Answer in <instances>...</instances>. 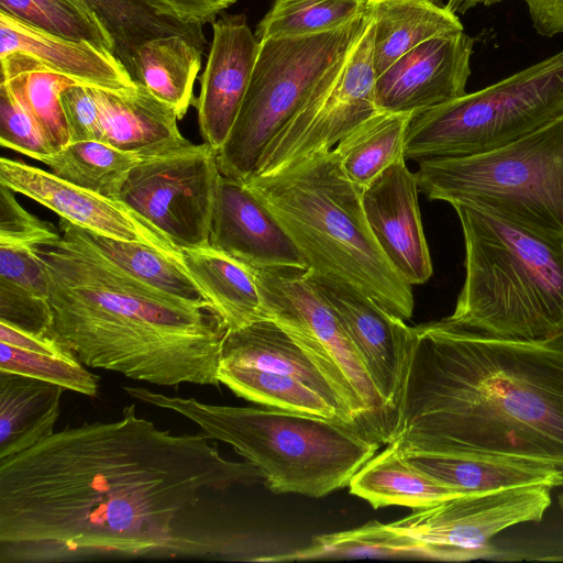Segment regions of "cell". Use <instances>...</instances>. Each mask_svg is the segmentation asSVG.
Here are the masks:
<instances>
[{
  "instance_id": "cell-1",
  "label": "cell",
  "mask_w": 563,
  "mask_h": 563,
  "mask_svg": "<svg viewBox=\"0 0 563 563\" xmlns=\"http://www.w3.org/2000/svg\"><path fill=\"white\" fill-rule=\"evenodd\" d=\"M263 479L202 432L173 434L136 415L67 427L0 460V562L186 554L177 523L209 492Z\"/></svg>"
},
{
  "instance_id": "cell-2",
  "label": "cell",
  "mask_w": 563,
  "mask_h": 563,
  "mask_svg": "<svg viewBox=\"0 0 563 563\" xmlns=\"http://www.w3.org/2000/svg\"><path fill=\"white\" fill-rule=\"evenodd\" d=\"M390 443L563 472V336L500 338L445 318L410 327Z\"/></svg>"
},
{
  "instance_id": "cell-3",
  "label": "cell",
  "mask_w": 563,
  "mask_h": 563,
  "mask_svg": "<svg viewBox=\"0 0 563 563\" xmlns=\"http://www.w3.org/2000/svg\"><path fill=\"white\" fill-rule=\"evenodd\" d=\"M59 235L36 247L48 275L53 336L80 363L134 380L220 385L228 328L209 301L147 286L60 218Z\"/></svg>"
},
{
  "instance_id": "cell-4",
  "label": "cell",
  "mask_w": 563,
  "mask_h": 563,
  "mask_svg": "<svg viewBox=\"0 0 563 563\" xmlns=\"http://www.w3.org/2000/svg\"><path fill=\"white\" fill-rule=\"evenodd\" d=\"M244 184L289 235L308 271L355 287L402 320L411 318V285L378 246L362 207V190L344 174L334 148Z\"/></svg>"
},
{
  "instance_id": "cell-5",
  "label": "cell",
  "mask_w": 563,
  "mask_h": 563,
  "mask_svg": "<svg viewBox=\"0 0 563 563\" xmlns=\"http://www.w3.org/2000/svg\"><path fill=\"white\" fill-rule=\"evenodd\" d=\"M464 282L445 319L508 339L563 336V238L544 236L463 203Z\"/></svg>"
},
{
  "instance_id": "cell-6",
  "label": "cell",
  "mask_w": 563,
  "mask_h": 563,
  "mask_svg": "<svg viewBox=\"0 0 563 563\" xmlns=\"http://www.w3.org/2000/svg\"><path fill=\"white\" fill-rule=\"evenodd\" d=\"M134 399L179 413L211 440L230 444L276 494L320 498L350 484L379 444L342 420L290 412L210 405L125 386Z\"/></svg>"
},
{
  "instance_id": "cell-7",
  "label": "cell",
  "mask_w": 563,
  "mask_h": 563,
  "mask_svg": "<svg viewBox=\"0 0 563 563\" xmlns=\"http://www.w3.org/2000/svg\"><path fill=\"white\" fill-rule=\"evenodd\" d=\"M419 189L534 233L563 238V114L504 146L419 162Z\"/></svg>"
},
{
  "instance_id": "cell-8",
  "label": "cell",
  "mask_w": 563,
  "mask_h": 563,
  "mask_svg": "<svg viewBox=\"0 0 563 563\" xmlns=\"http://www.w3.org/2000/svg\"><path fill=\"white\" fill-rule=\"evenodd\" d=\"M369 20L366 7L333 30L260 41L241 109L217 151L220 174L243 183L253 175L268 142L338 81Z\"/></svg>"
},
{
  "instance_id": "cell-9",
  "label": "cell",
  "mask_w": 563,
  "mask_h": 563,
  "mask_svg": "<svg viewBox=\"0 0 563 563\" xmlns=\"http://www.w3.org/2000/svg\"><path fill=\"white\" fill-rule=\"evenodd\" d=\"M563 114V51L478 91L413 112L405 159L481 154Z\"/></svg>"
},
{
  "instance_id": "cell-10",
  "label": "cell",
  "mask_w": 563,
  "mask_h": 563,
  "mask_svg": "<svg viewBox=\"0 0 563 563\" xmlns=\"http://www.w3.org/2000/svg\"><path fill=\"white\" fill-rule=\"evenodd\" d=\"M253 269L264 318L283 328L318 367L354 424L378 443H390L394 411L377 389L336 312L311 282L308 269L290 266Z\"/></svg>"
},
{
  "instance_id": "cell-11",
  "label": "cell",
  "mask_w": 563,
  "mask_h": 563,
  "mask_svg": "<svg viewBox=\"0 0 563 563\" xmlns=\"http://www.w3.org/2000/svg\"><path fill=\"white\" fill-rule=\"evenodd\" d=\"M220 175L208 143L187 142L142 156L118 200L166 235L180 251L209 245L214 190Z\"/></svg>"
},
{
  "instance_id": "cell-12",
  "label": "cell",
  "mask_w": 563,
  "mask_h": 563,
  "mask_svg": "<svg viewBox=\"0 0 563 563\" xmlns=\"http://www.w3.org/2000/svg\"><path fill=\"white\" fill-rule=\"evenodd\" d=\"M547 485L465 494L413 510L389 523L420 541L431 561L464 562L507 555L492 540L516 525L539 522L551 506Z\"/></svg>"
},
{
  "instance_id": "cell-13",
  "label": "cell",
  "mask_w": 563,
  "mask_h": 563,
  "mask_svg": "<svg viewBox=\"0 0 563 563\" xmlns=\"http://www.w3.org/2000/svg\"><path fill=\"white\" fill-rule=\"evenodd\" d=\"M373 33L371 14L338 81L312 99L268 142L252 176H273L334 148L353 129L379 111L375 102Z\"/></svg>"
},
{
  "instance_id": "cell-14",
  "label": "cell",
  "mask_w": 563,
  "mask_h": 563,
  "mask_svg": "<svg viewBox=\"0 0 563 563\" xmlns=\"http://www.w3.org/2000/svg\"><path fill=\"white\" fill-rule=\"evenodd\" d=\"M0 184L88 231L140 242L183 261L181 251L151 222L118 199L68 183L20 159L1 157Z\"/></svg>"
},
{
  "instance_id": "cell-15",
  "label": "cell",
  "mask_w": 563,
  "mask_h": 563,
  "mask_svg": "<svg viewBox=\"0 0 563 563\" xmlns=\"http://www.w3.org/2000/svg\"><path fill=\"white\" fill-rule=\"evenodd\" d=\"M474 38L464 31L431 37L375 80L379 111L413 113L466 93Z\"/></svg>"
},
{
  "instance_id": "cell-16",
  "label": "cell",
  "mask_w": 563,
  "mask_h": 563,
  "mask_svg": "<svg viewBox=\"0 0 563 563\" xmlns=\"http://www.w3.org/2000/svg\"><path fill=\"white\" fill-rule=\"evenodd\" d=\"M308 273L336 312L377 389L396 415L409 352L410 327L355 287L334 277Z\"/></svg>"
},
{
  "instance_id": "cell-17",
  "label": "cell",
  "mask_w": 563,
  "mask_h": 563,
  "mask_svg": "<svg viewBox=\"0 0 563 563\" xmlns=\"http://www.w3.org/2000/svg\"><path fill=\"white\" fill-rule=\"evenodd\" d=\"M400 157L361 192L368 227L386 258L409 285L432 276V262L424 236L418 178Z\"/></svg>"
},
{
  "instance_id": "cell-18",
  "label": "cell",
  "mask_w": 563,
  "mask_h": 563,
  "mask_svg": "<svg viewBox=\"0 0 563 563\" xmlns=\"http://www.w3.org/2000/svg\"><path fill=\"white\" fill-rule=\"evenodd\" d=\"M212 42L194 98L200 134L217 152L227 141L241 109L260 41L244 14L220 13L212 22Z\"/></svg>"
},
{
  "instance_id": "cell-19",
  "label": "cell",
  "mask_w": 563,
  "mask_h": 563,
  "mask_svg": "<svg viewBox=\"0 0 563 563\" xmlns=\"http://www.w3.org/2000/svg\"><path fill=\"white\" fill-rule=\"evenodd\" d=\"M209 245L253 268H307L289 235L255 194L222 174L216 184Z\"/></svg>"
},
{
  "instance_id": "cell-20",
  "label": "cell",
  "mask_w": 563,
  "mask_h": 563,
  "mask_svg": "<svg viewBox=\"0 0 563 563\" xmlns=\"http://www.w3.org/2000/svg\"><path fill=\"white\" fill-rule=\"evenodd\" d=\"M14 53L85 86L122 90L136 84L113 53L87 41L45 32L0 10V58Z\"/></svg>"
},
{
  "instance_id": "cell-21",
  "label": "cell",
  "mask_w": 563,
  "mask_h": 563,
  "mask_svg": "<svg viewBox=\"0 0 563 563\" xmlns=\"http://www.w3.org/2000/svg\"><path fill=\"white\" fill-rule=\"evenodd\" d=\"M92 90L100 109L102 142L141 157L188 142L178 129L175 110L141 84L122 90Z\"/></svg>"
},
{
  "instance_id": "cell-22",
  "label": "cell",
  "mask_w": 563,
  "mask_h": 563,
  "mask_svg": "<svg viewBox=\"0 0 563 563\" xmlns=\"http://www.w3.org/2000/svg\"><path fill=\"white\" fill-rule=\"evenodd\" d=\"M220 363L238 364L297 378L339 408L346 420L353 423L323 374L286 331L268 318L228 330L222 341Z\"/></svg>"
},
{
  "instance_id": "cell-23",
  "label": "cell",
  "mask_w": 563,
  "mask_h": 563,
  "mask_svg": "<svg viewBox=\"0 0 563 563\" xmlns=\"http://www.w3.org/2000/svg\"><path fill=\"white\" fill-rule=\"evenodd\" d=\"M376 77L422 42L464 31L456 13L437 0H367Z\"/></svg>"
},
{
  "instance_id": "cell-24",
  "label": "cell",
  "mask_w": 563,
  "mask_h": 563,
  "mask_svg": "<svg viewBox=\"0 0 563 563\" xmlns=\"http://www.w3.org/2000/svg\"><path fill=\"white\" fill-rule=\"evenodd\" d=\"M400 453L418 470L462 494L525 485L563 486V472L541 464L419 451Z\"/></svg>"
},
{
  "instance_id": "cell-25",
  "label": "cell",
  "mask_w": 563,
  "mask_h": 563,
  "mask_svg": "<svg viewBox=\"0 0 563 563\" xmlns=\"http://www.w3.org/2000/svg\"><path fill=\"white\" fill-rule=\"evenodd\" d=\"M185 268L228 330L264 318L254 269L210 245L181 251Z\"/></svg>"
},
{
  "instance_id": "cell-26",
  "label": "cell",
  "mask_w": 563,
  "mask_h": 563,
  "mask_svg": "<svg viewBox=\"0 0 563 563\" xmlns=\"http://www.w3.org/2000/svg\"><path fill=\"white\" fill-rule=\"evenodd\" d=\"M65 388L0 371V460L53 433Z\"/></svg>"
},
{
  "instance_id": "cell-27",
  "label": "cell",
  "mask_w": 563,
  "mask_h": 563,
  "mask_svg": "<svg viewBox=\"0 0 563 563\" xmlns=\"http://www.w3.org/2000/svg\"><path fill=\"white\" fill-rule=\"evenodd\" d=\"M350 493L373 508L405 506L412 510L463 496L410 464L394 443L373 455L351 478Z\"/></svg>"
},
{
  "instance_id": "cell-28",
  "label": "cell",
  "mask_w": 563,
  "mask_h": 563,
  "mask_svg": "<svg viewBox=\"0 0 563 563\" xmlns=\"http://www.w3.org/2000/svg\"><path fill=\"white\" fill-rule=\"evenodd\" d=\"M203 49L185 35L151 38L133 54L131 76L183 119L194 101Z\"/></svg>"
},
{
  "instance_id": "cell-29",
  "label": "cell",
  "mask_w": 563,
  "mask_h": 563,
  "mask_svg": "<svg viewBox=\"0 0 563 563\" xmlns=\"http://www.w3.org/2000/svg\"><path fill=\"white\" fill-rule=\"evenodd\" d=\"M1 81L35 120L53 154L70 143L60 95L77 82L34 58L14 53L0 58ZM81 85V84H80Z\"/></svg>"
},
{
  "instance_id": "cell-30",
  "label": "cell",
  "mask_w": 563,
  "mask_h": 563,
  "mask_svg": "<svg viewBox=\"0 0 563 563\" xmlns=\"http://www.w3.org/2000/svg\"><path fill=\"white\" fill-rule=\"evenodd\" d=\"M342 559L428 560L429 553L417 539L376 520L345 531L317 536L294 552L255 561H319Z\"/></svg>"
},
{
  "instance_id": "cell-31",
  "label": "cell",
  "mask_w": 563,
  "mask_h": 563,
  "mask_svg": "<svg viewBox=\"0 0 563 563\" xmlns=\"http://www.w3.org/2000/svg\"><path fill=\"white\" fill-rule=\"evenodd\" d=\"M412 113L378 111L345 135L334 147L347 178L361 190L404 157Z\"/></svg>"
},
{
  "instance_id": "cell-32",
  "label": "cell",
  "mask_w": 563,
  "mask_h": 563,
  "mask_svg": "<svg viewBox=\"0 0 563 563\" xmlns=\"http://www.w3.org/2000/svg\"><path fill=\"white\" fill-rule=\"evenodd\" d=\"M84 1L110 34L114 44L113 54L129 71L136 48L157 36L179 34L189 37L202 49L207 46L202 25L163 16L144 0Z\"/></svg>"
},
{
  "instance_id": "cell-33",
  "label": "cell",
  "mask_w": 563,
  "mask_h": 563,
  "mask_svg": "<svg viewBox=\"0 0 563 563\" xmlns=\"http://www.w3.org/2000/svg\"><path fill=\"white\" fill-rule=\"evenodd\" d=\"M218 378L220 384L249 401L279 410L349 422L339 408L291 376L238 364L220 363Z\"/></svg>"
},
{
  "instance_id": "cell-34",
  "label": "cell",
  "mask_w": 563,
  "mask_h": 563,
  "mask_svg": "<svg viewBox=\"0 0 563 563\" xmlns=\"http://www.w3.org/2000/svg\"><path fill=\"white\" fill-rule=\"evenodd\" d=\"M77 228L101 254L141 283L184 300L208 301L183 261L144 243Z\"/></svg>"
},
{
  "instance_id": "cell-35",
  "label": "cell",
  "mask_w": 563,
  "mask_h": 563,
  "mask_svg": "<svg viewBox=\"0 0 563 563\" xmlns=\"http://www.w3.org/2000/svg\"><path fill=\"white\" fill-rule=\"evenodd\" d=\"M141 161L134 153L101 141H80L44 157L51 172L76 186L118 199L131 169Z\"/></svg>"
},
{
  "instance_id": "cell-36",
  "label": "cell",
  "mask_w": 563,
  "mask_h": 563,
  "mask_svg": "<svg viewBox=\"0 0 563 563\" xmlns=\"http://www.w3.org/2000/svg\"><path fill=\"white\" fill-rule=\"evenodd\" d=\"M366 7L367 0H274L255 36L261 41L325 32L344 25Z\"/></svg>"
},
{
  "instance_id": "cell-37",
  "label": "cell",
  "mask_w": 563,
  "mask_h": 563,
  "mask_svg": "<svg viewBox=\"0 0 563 563\" xmlns=\"http://www.w3.org/2000/svg\"><path fill=\"white\" fill-rule=\"evenodd\" d=\"M0 10L45 32L113 53V41L96 15L68 0H0Z\"/></svg>"
},
{
  "instance_id": "cell-38",
  "label": "cell",
  "mask_w": 563,
  "mask_h": 563,
  "mask_svg": "<svg viewBox=\"0 0 563 563\" xmlns=\"http://www.w3.org/2000/svg\"><path fill=\"white\" fill-rule=\"evenodd\" d=\"M84 366L78 360L29 352L0 342V371L30 376L95 397L99 377Z\"/></svg>"
},
{
  "instance_id": "cell-39",
  "label": "cell",
  "mask_w": 563,
  "mask_h": 563,
  "mask_svg": "<svg viewBox=\"0 0 563 563\" xmlns=\"http://www.w3.org/2000/svg\"><path fill=\"white\" fill-rule=\"evenodd\" d=\"M0 142L38 162L53 154L35 120L3 84H0Z\"/></svg>"
},
{
  "instance_id": "cell-40",
  "label": "cell",
  "mask_w": 563,
  "mask_h": 563,
  "mask_svg": "<svg viewBox=\"0 0 563 563\" xmlns=\"http://www.w3.org/2000/svg\"><path fill=\"white\" fill-rule=\"evenodd\" d=\"M0 322L37 336L54 339L48 298L4 280H0Z\"/></svg>"
},
{
  "instance_id": "cell-41",
  "label": "cell",
  "mask_w": 563,
  "mask_h": 563,
  "mask_svg": "<svg viewBox=\"0 0 563 563\" xmlns=\"http://www.w3.org/2000/svg\"><path fill=\"white\" fill-rule=\"evenodd\" d=\"M36 247L24 243H0V280L47 298L48 275Z\"/></svg>"
},
{
  "instance_id": "cell-42",
  "label": "cell",
  "mask_w": 563,
  "mask_h": 563,
  "mask_svg": "<svg viewBox=\"0 0 563 563\" xmlns=\"http://www.w3.org/2000/svg\"><path fill=\"white\" fill-rule=\"evenodd\" d=\"M13 194L0 184V243L41 245L59 235L49 223L26 211Z\"/></svg>"
},
{
  "instance_id": "cell-43",
  "label": "cell",
  "mask_w": 563,
  "mask_h": 563,
  "mask_svg": "<svg viewBox=\"0 0 563 563\" xmlns=\"http://www.w3.org/2000/svg\"><path fill=\"white\" fill-rule=\"evenodd\" d=\"M60 103L70 143L102 142L100 109L92 87L80 84L67 87L60 95Z\"/></svg>"
},
{
  "instance_id": "cell-44",
  "label": "cell",
  "mask_w": 563,
  "mask_h": 563,
  "mask_svg": "<svg viewBox=\"0 0 563 563\" xmlns=\"http://www.w3.org/2000/svg\"><path fill=\"white\" fill-rule=\"evenodd\" d=\"M156 13L184 23L203 25L236 0H144Z\"/></svg>"
},
{
  "instance_id": "cell-45",
  "label": "cell",
  "mask_w": 563,
  "mask_h": 563,
  "mask_svg": "<svg viewBox=\"0 0 563 563\" xmlns=\"http://www.w3.org/2000/svg\"><path fill=\"white\" fill-rule=\"evenodd\" d=\"M0 342L13 345L15 347L41 353L52 356H58L69 360H78L74 353L55 339L37 336L9 324L0 322Z\"/></svg>"
},
{
  "instance_id": "cell-46",
  "label": "cell",
  "mask_w": 563,
  "mask_h": 563,
  "mask_svg": "<svg viewBox=\"0 0 563 563\" xmlns=\"http://www.w3.org/2000/svg\"><path fill=\"white\" fill-rule=\"evenodd\" d=\"M536 31L547 37L563 33V0H523Z\"/></svg>"
},
{
  "instance_id": "cell-47",
  "label": "cell",
  "mask_w": 563,
  "mask_h": 563,
  "mask_svg": "<svg viewBox=\"0 0 563 563\" xmlns=\"http://www.w3.org/2000/svg\"><path fill=\"white\" fill-rule=\"evenodd\" d=\"M499 1L500 0H449L445 5L454 13H464L475 5H490Z\"/></svg>"
},
{
  "instance_id": "cell-48",
  "label": "cell",
  "mask_w": 563,
  "mask_h": 563,
  "mask_svg": "<svg viewBox=\"0 0 563 563\" xmlns=\"http://www.w3.org/2000/svg\"><path fill=\"white\" fill-rule=\"evenodd\" d=\"M68 1L73 2L74 4L78 5L79 8L84 9V10H86V11L91 12V11H90V9L87 7V4L85 3V1H84V0H68ZM91 13H92V12H91ZM92 14H93V13H92ZM93 15H95V14H93Z\"/></svg>"
},
{
  "instance_id": "cell-49",
  "label": "cell",
  "mask_w": 563,
  "mask_h": 563,
  "mask_svg": "<svg viewBox=\"0 0 563 563\" xmlns=\"http://www.w3.org/2000/svg\"><path fill=\"white\" fill-rule=\"evenodd\" d=\"M558 503H559V507L561 509V511L563 512V495H559L558 497Z\"/></svg>"
}]
</instances>
